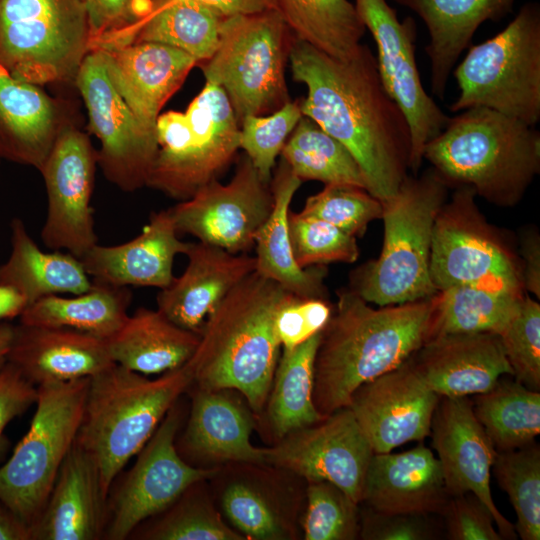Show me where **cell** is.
Masks as SVG:
<instances>
[{
	"label": "cell",
	"mask_w": 540,
	"mask_h": 540,
	"mask_svg": "<svg viewBox=\"0 0 540 540\" xmlns=\"http://www.w3.org/2000/svg\"><path fill=\"white\" fill-rule=\"evenodd\" d=\"M288 60L293 79L307 87L302 114L350 151L372 196H394L408 175L411 133L371 49L360 44L341 60L293 36Z\"/></svg>",
	"instance_id": "6da1fadb"
},
{
	"label": "cell",
	"mask_w": 540,
	"mask_h": 540,
	"mask_svg": "<svg viewBox=\"0 0 540 540\" xmlns=\"http://www.w3.org/2000/svg\"><path fill=\"white\" fill-rule=\"evenodd\" d=\"M321 332L313 401L324 417L348 407L362 384L390 372L428 339L435 295L375 309L349 288L337 292Z\"/></svg>",
	"instance_id": "7a4b0ae2"
},
{
	"label": "cell",
	"mask_w": 540,
	"mask_h": 540,
	"mask_svg": "<svg viewBox=\"0 0 540 540\" xmlns=\"http://www.w3.org/2000/svg\"><path fill=\"white\" fill-rule=\"evenodd\" d=\"M289 294L256 270L237 284L205 320L198 347L186 363L190 386L235 389L259 415L282 351L275 316Z\"/></svg>",
	"instance_id": "3957f363"
},
{
	"label": "cell",
	"mask_w": 540,
	"mask_h": 540,
	"mask_svg": "<svg viewBox=\"0 0 540 540\" xmlns=\"http://www.w3.org/2000/svg\"><path fill=\"white\" fill-rule=\"evenodd\" d=\"M426 159L449 186H469L501 207L516 205L540 172V133L485 107L449 117L424 147Z\"/></svg>",
	"instance_id": "277c9868"
},
{
	"label": "cell",
	"mask_w": 540,
	"mask_h": 540,
	"mask_svg": "<svg viewBox=\"0 0 540 540\" xmlns=\"http://www.w3.org/2000/svg\"><path fill=\"white\" fill-rule=\"evenodd\" d=\"M191 382L187 364L151 379L113 363L89 378L75 442L95 463L106 497Z\"/></svg>",
	"instance_id": "5b68a950"
},
{
	"label": "cell",
	"mask_w": 540,
	"mask_h": 540,
	"mask_svg": "<svg viewBox=\"0 0 540 540\" xmlns=\"http://www.w3.org/2000/svg\"><path fill=\"white\" fill-rule=\"evenodd\" d=\"M449 187L433 167L419 177L407 175L396 194L382 202L381 253L351 273L350 290L378 306L437 293L430 276L432 233Z\"/></svg>",
	"instance_id": "8992f818"
},
{
	"label": "cell",
	"mask_w": 540,
	"mask_h": 540,
	"mask_svg": "<svg viewBox=\"0 0 540 540\" xmlns=\"http://www.w3.org/2000/svg\"><path fill=\"white\" fill-rule=\"evenodd\" d=\"M459 95L451 112L485 107L530 126L540 120V5L523 4L499 33L453 69Z\"/></svg>",
	"instance_id": "52a82bcc"
},
{
	"label": "cell",
	"mask_w": 540,
	"mask_h": 540,
	"mask_svg": "<svg viewBox=\"0 0 540 540\" xmlns=\"http://www.w3.org/2000/svg\"><path fill=\"white\" fill-rule=\"evenodd\" d=\"M156 137L146 186L183 201L231 163L240 148V125L223 89L206 82L185 112L159 115Z\"/></svg>",
	"instance_id": "ba28073f"
},
{
	"label": "cell",
	"mask_w": 540,
	"mask_h": 540,
	"mask_svg": "<svg viewBox=\"0 0 540 540\" xmlns=\"http://www.w3.org/2000/svg\"><path fill=\"white\" fill-rule=\"evenodd\" d=\"M292 39L275 9L224 17L218 46L202 71L206 82L223 89L239 125L290 101L285 65Z\"/></svg>",
	"instance_id": "9c48e42d"
},
{
	"label": "cell",
	"mask_w": 540,
	"mask_h": 540,
	"mask_svg": "<svg viewBox=\"0 0 540 540\" xmlns=\"http://www.w3.org/2000/svg\"><path fill=\"white\" fill-rule=\"evenodd\" d=\"M89 378L38 385L30 427L0 467V502L30 530L76 441Z\"/></svg>",
	"instance_id": "30bf717a"
},
{
	"label": "cell",
	"mask_w": 540,
	"mask_h": 540,
	"mask_svg": "<svg viewBox=\"0 0 540 540\" xmlns=\"http://www.w3.org/2000/svg\"><path fill=\"white\" fill-rule=\"evenodd\" d=\"M90 51L76 0H0V65L36 85L74 82Z\"/></svg>",
	"instance_id": "8fae6325"
},
{
	"label": "cell",
	"mask_w": 540,
	"mask_h": 540,
	"mask_svg": "<svg viewBox=\"0 0 540 540\" xmlns=\"http://www.w3.org/2000/svg\"><path fill=\"white\" fill-rule=\"evenodd\" d=\"M475 191L458 186L435 219L430 276L437 292L473 284L524 292L522 267L511 248L480 213Z\"/></svg>",
	"instance_id": "7c38bea8"
},
{
	"label": "cell",
	"mask_w": 540,
	"mask_h": 540,
	"mask_svg": "<svg viewBox=\"0 0 540 540\" xmlns=\"http://www.w3.org/2000/svg\"><path fill=\"white\" fill-rule=\"evenodd\" d=\"M227 523L246 540H297L306 501V481L268 463L233 462L208 479Z\"/></svg>",
	"instance_id": "4fadbf2b"
},
{
	"label": "cell",
	"mask_w": 540,
	"mask_h": 540,
	"mask_svg": "<svg viewBox=\"0 0 540 540\" xmlns=\"http://www.w3.org/2000/svg\"><path fill=\"white\" fill-rule=\"evenodd\" d=\"M179 400L137 453L133 467L117 489L109 493L104 538L127 539L141 523L165 510L190 485L210 479L215 473L216 469L189 465L176 449L183 421Z\"/></svg>",
	"instance_id": "5bb4252c"
},
{
	"label": "cell",
	"mask_w": 540,
	"mask_h": 540,
	"mask_svg": "<svg viewBox=\"0 0 540 540\" xmlns=\"http://www.w3.org/2000/svg\"><path fill=\"white\" fill-rule=\"evenodd\" d=\"M354 6L376 43L383 85L409 124V169L417 175L425 145L445 128L449 117L422 85L415 52L416 22L412 17L400 21L386 0H355Z\"/></svg>",
	"instance_id": "9a60e30c"
},
{
	"label": "cell",
	"mask_w": 540,
	"mask_h": 540,
	"mask_svg": "<svg viewBox=\"0 0 540 540\" xmlns=\"http://www.w3.org/2000/svg\"><path fill=\"white\" fill-rule=\"evenodd\" d=\"M73 83L100 142L97 163L106 179L124 192L146 186L158 150L156 134L142 126L114 89L99 50L88 52Z\"/></svg>",
	"instance_id": "2e32d148"
},
{
	"label": "cell",
	"mask_w": 540,
	"mask_h": 540,
	"mask_svg": "<svg viewBox=\"0 0 540 540\" xmlns=\"http://www.w3.org/2000/svg\"><path fill=\"white\" fill-rule=\"evenodd\" d=\"M270 184L264 183L243 155L227 184L217 179L169 209L178 233L231 253H247L273 208Z\"/></svg>",
	"instance_id": "e0dca14e"
},
{
	"label": "cell",
	"mask_w": 540,
	"mask_h": 540,
	"mask_svg": "<svg viewBox=\"0 0 540 540\" xmlns=\"http://www.w3.org/2000/svg\"><path fill=\"white\" fill-rule=\"evenodd\" d=\"M97 151L86 133L68 123L39 171L47 192L43 244L80 259L98 244L91 205Z\"/></svg>",
	"instance_id": "ac0fdd59"
},
{
	"label": "cell",
	"mask_w": 540,
	"mask_h": 540,
	"mask_svg": "<svg viewBox=\"0 0 540 540\" xmlns=\"http://www.w3.org/2000/svg\"><path fill=\"white\" fill-rule=\"evenodd\" d=\"M267 463L308 481H328L361 503L374 454L349 407L285 435L266 447Z\"/></svg>",
	"instance_id": "d6986e66"
},
{
	"label": "cell",
	"mask_w": 540,
	"mask_h": 540,
	"mask_svg": "<svg viewBox=\"0 0 540 540\" xmlns=\"http://www.w3.org/2000/svg\"><path fill=\"white\" fill-rule=\"evenodd\" d=\"M449 496L472 493L489 509L502 539L515 540L514 524L493 501L490 478L497 451L468 397H440L430 434Z\"/></svg>",
	"instance_id": "ffe728a7"
},
{
	"label": "cell",
	"mask_w": 540,
	"mask_h": 540,
	"mask_svg": "<svg viewBox=\"0 0 540 540\" xmlns=\"http://www.w3.org/2000/svg\"><path fill=\"white\" fill-rule=\"evenodd\" d=\"M439 399L406 361L359 386L348 407L373 452L388 453L429 436Z\"/></svg>",
	"instance_id": "44dd1931"
},
{
	"label": "cell",
	"mask_w": 540,
	"mask_h": 540,
	"mask_svg": "<svg viewBox=\"0 0 540 540\" xmlns=\"http://www.w3.org/2000/svg\"><path fill=\"white\" fill-rule=\"evenodd\" d=\"M187 392H191L190 412L175 441L184 461L200 469L233 462L267 463V449L251 443L255 415L239 391L190 386Z\"/></svg>",
	"instance_id": "7402d4cb"
},
{
	"label": "cell",
	"mask_w": 540,
	"mask_h": 540,
	"mask_svg": "<svg viewBox=\"0 0 540 540\" xmlns=\"http://www.w3.org/2000/svg\"><path fill=\"white\" fill-rule=\"evenodd\" d=\"M407 361L439 397L483 394L513 376L499 336L488 332L430 338Z\"/></svg>",
	"instance_id": "603a6c76"
},
{
	"label": "cell",
	"mask_w": 540,
	"mask_h": 540,
	"mask_svg": "<svg viewBox=\"0 0 540 540\" xmlns=\"http://www.w3.org/2000/svg\"><path fill=\"white\" fill-rule=\"evenodd\" d=\"M99 50L108 78L142 126L156 134L168 99L198 63L189 54L160 43L135 42Z\"/></svg>",
	"instance_id": "cb8c5ba5"
},
{
	"label": "cell",
	"mask_w": 540,
	"mask_h": 540,
	"mask_svg": "<svg viewBox=\"0 0 540 540\" xmlns=\"http://www.w3.org/2000/svg\"><path fill=\"white\" fill-rule=\"evenodd\" d=\"M187 266L160 289L157 309L178 326L200 334L208 315L245 277L255 271V256L235 254L200 241L189 242Z\"/></svg>",
	"instance_id": "d4e9b609"
},
{
	"label": "cell",
	"mask_w": 540,
	"mask_h": 540,
	"mask_svg": "<svg viewBox=\"0 0 540 540\" xmlns=\"http://www.w3.org/2000/svg\"><path fill=\"white\" fill-rule=\"evenodd\" d=\"M178 234L169 209L154 212L132 240L111 246L96 244L80 261L93 281L163 289L175 277V257L185 254L189 246Z\"/></svg>",
	"instance_id": "484cf974"
},
{
	"label": "cell",
	"mask_w": 540,
	"mask_h": 540,
	"mask_svg": "<svg viewBox=\"0 0 540 540\" xmlns=\"http://www.w3.org/2000/svg\"><path fill=\"white\" fill-rule=\"evenodd\" d=\"M450 498L438 458L419 444L401 453H374L361 503L382 513H442Z\"/></svg>",
	"instance_id": "4316f807"
},
{
	"label": "cell",
	"mask_w": 540,
	"mask_h": 540,
	"mask_svg": "<svg viewBox=\"0 0 540 540\" xmlns=\"http://www.w3.org/2000/svg\"><path fill=\"white\" fill-rule=\"evenodd\" d=\"M107 497L98 469L76 442L64 459L31 540H96L104 536Z\"/></svg>",
	"instance_id": "83f0119b"
},
{
	"label": "cell",
	"mask_w": 540,
	"mask_h": 540,
	"mask_svg": "<svg viewBox=\"0 0 540 540\" xmlns=\"http://www.w3.org/2000/svg\"><path fill=\"white\" fill-rule=\"evenodd\" d=\"M7 361L36 386L91 377L112 365L104 339L61 327L14 326Z\"/></svg>",
	"instance_id": "f1b7e54d"
},
{
	"label": "cell",
	"mask_w": 540,
	"mask_h": 540,
	"mask_svg": "<svg viewBox=\"0 0 540 540\" xmlns=\"http://www.w3.org/2000/svg\"><path fill=\"white\" fill-rule=\"evenodd\" d=\"M67 124L58 101L0 65V160L40 171Z\"/></svg>",
	"instance_id": "f546056e"
},
{
	"label": "cell",
	"mask_w": 540,
	"mask_h": 540,
	"mask_svg": "<svg viewBox=\"0 0 540 540\" xmlns=\"http://www.w3.org/2000/svg\"><path fill=\"white\" fill-rule=\"evenodd\" d=\"M415 12L429 33L425 50L430 62L431 93L444 99L450 75L462 52L486 21L513 11L515 0H393Z\"/></svg>",
	"instance_id": "4dcf8cb0"
},
{
	"label": "cell",
	"mask_w": 540,
	"mask_h": 540,
	"mask_svg": "<svg viewBox=\"0 0 540 540\" xmlns=\"http://www.w3.org/2000/svg\"><path fill=\"white\" fill-rule=\"evenodd\" d=\"M302 182L281 158L270 182L273 208L255 236V270L296 296L327 299L325 265L302 268L292 252L288 213Z\"/></svg>",
	"instance_id": "1f68e13d"
},
{
	"label": "cell",
	"mask_w": 540,
	"mask_h": 540,
	"mask_svg": "<svg viewBox=\"0 0 540 540\" xmlns=\"http://www.w3.org/2000/svg\"><path fill=\"white\" fill-rule=\"evenodd\" d=\"M200 334L175 324L159 309L138 308L105 339L112 361L143 375L162 374L185 365Z\"/></svg>",
	"instance_id": "d6a6232c"
},
{
	"label": "cell",
	"mask_w": 540,
	"mask_h": 540,
	"mask_svg": "<svg viewBox=\"0 0 540 540\" xmlns=\"http://www.w3.org/2000/svg\"><path fill=\"white\" fill-rule=\"evenodd\" d=\"M223 19L214 9L194 0H151L149 11L136 24L95 43L91 50L153 42L204 62L218 46Z\"/></svg>",
	"instance_id": "836d02e7"
},
{
	"label": "cell",
	"mask_w": 540,
	"mask_h": 540,
	"mask_svg": "<svg viewBox=\"0 0 540 540\" xmlns=\"http://www.w3.org/2000/svg\"><path fill=\"white\" fill-rule=\"evenodd\" d=\"M321 332L291 350L281 351L266 403L255 416V430L270 446L288 433L325 418L313 401Z\"/></svg>",
	"instance_id": "e575fe53"
},
{
	"label": "cell",
	"mask_w": 540,
	"mask_h": 540,
	"mask_svg": "<svg viewBox=\"0 0 540 540\" xmlns=\"http://www.w3.org/2000/svg\"><path fill=\"white\" fill-rule=\"evenodd\" d=\"M11 251L0 265V285L18 291L27 306L50 295H78L88 291L92 279L69 252H44L20 218L10 222Z\"/></svg>",
	"instance_id": "d590c367"
},
{
	"label": "cell",
	"mask_w": 540,
	"mask_h": 540,
	"mask_svg": "<svg viewBox=\"0 0 540 540\" xmlns=\"http://www.w3.org/2000/svg\"><path fill=\"white\" fill-rule=\"evenodd\" d=\"M131 301L129 287L92 280L91 288L75 297L50 295L37 300L19 319L23 325L69 328L105 340L126 320Z\"/></svg>",
	"instance_id": "8d00e7d4"
},
{
	"label": "cell",
	"mask_w": 540,
	"mask_h": 540,
	"mask_svg": "<svg viewBox=\"0 0 540 540\" xmlns=\"http://www.w3.org/2000/svg\"><path fill=\"white\" fill-rule=\"evenodd\" d=\"M524 295L473 284L440 290L435 294L428 339L448 334L498 335L519 309Z\"/></svg>",
	"instance_id": "74e56055"
},
{
	"label": "cell",
	"mask_w": 540,
	"mask_h": 540,
	"mask_svg": "<svg viewBox=\"0 0 540 540\" xmlns=\"http://www.w3.org/2000/svg\"><path fill=\"white\" fill-rule=\"evenodd\" d=\"M294 38L327 55H354L366 28L348 0H271Z\"/></svg>",
	"instance_id": "f35d334b"
},
{
	"label": "cell",
	"mask_w": 540,
	"mask_h": 540,
	"mask_svg": "<svg viewBox=\"0 0 540 540\" xmlns=\"http://www.w3.org/2000/svg\"><path fill=\"white\" fill-rule=\"evenodd\" d=\"M473 411L497 452L535 442L540 433V392L502 377L488 392L476 395Z\"/></svg>",
	"instance_id": "ab89813d"
},
{
	"label": "cell",
	"mask_w": 540,
	"mask_h": 540,
	"mask_svg": "<svg viewBox=\"0 0 540 540\" xmlns=\"http://www.w3.org/2000/svg\"><path fill=\"white\" fill-rule=\"evenodd\" d=\"M280 154L302 181L350 184L366 189L362 171L350 151L304 115Z\"/></svg>",
	"instance_id": "60d3db41"
},
{
	"label": "cell",
	"mask_w": 540,
	"mask_h": 540,
	"mask_svg": "<svg viewBox=\"0 0 540 540\" xmlns=\"http://www.w3.org/2000/svg\"><path fill=\"white\" fill-rule=\"evenodd\" d=\"M146 521L149 524H140L144 527L141 533L136 531L138 539L246 540L222 516L212 497L208 479L190 485L165 510Z\"/></svg>",
	"instance_id": "b9f144b4"
},
{
	"label": "cell",
	"mask_w": 540,
	"mask_h": 540,
	"mask_svg": "<svg viewBox=\"0 0 540 540\" xmlns=\"http://www.w3.org/2000/svg\"><path fill=\"white\" fill-rule=\"evenodd\" d=\"M492 472L515 510L522 540L540 539V448L536 442L497 452Z\"/></svg>",
	"instance_id": "7bdbcfd3"
},
{
	"label": "cell",
	"mask_w": 540,
	"mask_h": 540,
	"mask_svg": "<svg viewBox=\"0 0 540 540\" xmlns=\"http://www.w3.org/2000/svg\"><path fill=\"white\" fill-rule=\"evenodd\" d=\"M301 528L304 540H355L360 504L331 482L308 481Z\"/></svg>",
	"instance_id": "ee69618b"
},
{
	"label": "cell",
	"mask_w": 540,
	"mask_h": 540,
	"mask_svg": "<svg viewBox=\"0 0 540 540\" xmlns=\"http://www.w3.org/2000/svg\"><path fill=\"white\" fill-rule=\"evenodd\" d=\"M288 227L295 261L302 268L353 263L359 257L356 237L326 221L289 211Z\"/></svg>",
	"instance_id": "f6af8a7d"
},
{
	"label": "cell",
	"mask_w": 540,
	"mask_h": 540,
	"mask_svg": "<svg viewBox=\"0 0 540 540\" xmlns=\"http://www.w3.org/2000/svg\"><path fill=\"white\" fill-rule=\"evenodd\" d=\"M382 202L366 189L350 184H326L309 196L302 214L326 221L355 236H362L370 222L381 219Z\"/></svg>",
	"instance_id": "bcb514c9"
},
{
	"label": "cell",
	"mask_w": 540,
	"mask_h": 540,
	"mask_svg": "<svg viewBox=\"0 0 540 540\" xmlns=\"http://www.w3.org/2000/svg\"><path fill=\"white\" fill-rule=\"evenodd\" d=\"M303 114L299 101H288L269 115L247 116L240 123V148L270 184L276 158Z\"/></svg>",
	"instance_id": "7dc6e473"
},
{
	"label": "cell",
	"mask_w": 540,
	"mask_h": 540,
	"mask_svg": "<svg viewBox=\"0 0 540 540\" xmlns=\"http://www.w3.org/2000/svg\"><path fill=\"white\" fill-rule=\"evenodd\" d=\"M513 377L540 391V305L524 295L519 309L498 334Z\"/></svg>",
	"instance_id": "c3c4849f"
},
{
	"label": "cell",
	"mask_w": 540,
	"mask_h": 540,
	"mask_svg": "<svg viewBox=\"0 0 540 540\" xmlns=\"http://www.w3.org/2000/svg\"><path fill=\"white\" fill-rule=\"evenodd\" d=\"M332 312L333 307L327 299L290 293L277 310L274 321L282 350H291L321 332Z\"/></svg>",
	"instance_id": "681fc988"
},
{
	"label": "cell",
	"mask_w": 540,
	"mask_h": 540,
	"mask_svg": "<svg viewBox=\"0 0 540 540\" xmlns=\"http://www.w3.org/2000/svg\"><path fill=\"white\" fill-rule=\"evenodd\" d=\"M451 540H502L488 507L474 494L451 496L443 512Z\"/></svg>",
	"instance_id": "f907efd6"
},
{
	"label": "cell",
	"mask_w": 540,
	"mask_h": 540,
	"mask_svg": "<svg viewBox=\"0 0 540 540\" xmlns=\"http://www.w3.org/2000/svg\"><path fill=\"white\" fill-rule=\"evenodd\" d=\"M82 7L90 31L91 47L107 37L124 31L143 18L151 0H76Z\"/></svg>",
	"instance_id": "816d5d0a"
},
{
	"label": "cell",
	"mask_w": 540,
	"mask_h": 540,
	"mask_svg": "<svg viewBox=\"0 0 540 540\" xmlns=\"http://www.w3.org/2000/svg\"><path fill=\"white\" fill-rule=\"evenodd\" d=\"M435 536L427 515L389 514L360 509L359 538L364 540H427Z\"/></svg>",
	"instance_id": "f5cc1de1"
},
{
	"label": "cell",
	"mask_w": 540,
	"mask_h": 540,
	"mask_svg": "<svg viewBox=\"0 0 540 540\" xmlns=\"http://www.w3.org/2000/svg\"><path fill=\"white\" fill-rule=\"evenodd\" d=\"M38 389L12 363L0 368V447L7 425L35 405Z\"/></svg>",
	"instance_id": "db71d44e"
},
{
	"label": "cell",
	"mask_w": 540,
	"mask_h": 540,
	"mask_svg": "<svg viewBox=\"0 0 540 540\" xmlns=\"http://www.w3.org/2000/svg\"><path fill=\"white\" fill-rule=\"evenodd\" d=\"M524 290L540 298V239L536 232H526L521 242Z\"/></svg>",
	"instance_id": "11a10c76"
},
{
	"label": "cell",
	"mask_w": 540,
	"mask_h": 540,
	"mask_svg": "<svg viewBox=\"0 0 540 540\" xmlns=\"http://www.w3.org/2000/svg\"><path fill=\"white\" fill-rule=\"evenodd\" d=\"M204 4L224 17L246 15L274 9L271 0H194Z\"/></svg>",
	"instance_id": "9f6ffc18"
},
{
	"label": "cell",
	"mask_w": 540,
	"mask_h": 540,
	"mask_svg": "<svg viewBox=\"0 0 540 540\" xmlns=\"http://www.w3.org/2000/svg\"><path fill=\"white\" fill-rule=\"evenodd\" d=\"M0 540H31L30 528L1 502Z\"/></svg>",
	"instance_id": "6f0895ef"
},
{
	"label": "cell",
	"mask_w": 540,
	"mask_h": 540,
	"mask_svg": "<svg viewBox=\"0 0 540 540\" xmlns=\"http://www.w3.org/2000/svg\"><path fill=\"white\" fill-rule=\"evenodd\" d=\"M27 302L15 289L0 285V319H13L20 317Z\"/></svg>",
	"instance_id": "680465c9"
},
{
	"label": "cell",
	"mask_w": 540,
	"mask_h": 540,
	"mask_svg": "<svg viewBox=\"0 0 540 540\" xmlns=\"http://www.w3.org/2000/svg\"><path fill=\"white\" fill-rule=\"evenodd\" d=\"M14 326L8 323L0 324V368L7 362L8 353L13 339Z\"/></svg>",
	"instance_id": "91938a15"
},
{
	"label": "cell",
	"mask_w": 540,
	"mask_h": 540,
	"mask_svg": "<svg viewBox=\"0 0 540 540\" xmlns=\"http://www.w3.org/2000/svg\"><path fill=\"white\" fill-rule=\"evenodd\" d=\"M1 161V160H0Z\"/></svg>",
	"instance_id": "94428289"
}]
</instances>
